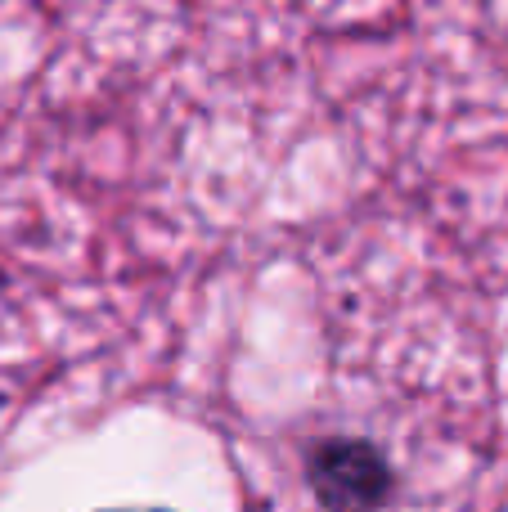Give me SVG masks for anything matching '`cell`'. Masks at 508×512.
<instances>
[{
	"mask_svg": "<svg viewBox=\"0 0 508 512\" xmlns=\"http://www.w3.org/2000/svg\"><path fill=\"white\" fill-rule=\"evenodd\" d=\"M117 512H131V508H117ZM144 512H162V508H144Z\"/></svg>",
	"mask_w": 508,
	"mask_h": 512,
	"instance_id": "cell-2",
	"label": "cell"
},
{
	"mask_svg": "<svg viewBox=\"0 0 508 512\" xmlns=\"http://www.w3.org/2000/svg\"><path fill=\"white\" fill-rule=\"evenodd\" d=\"M306 481L320 508L329 512H374L392 495V463L365 436L320 441L306 459Z\"/></svg>",
	"mask_w": 508,
	"mask_h": 512,
	"instance_id": "cell-1",
	"label": "cell"
}]
</instances>
